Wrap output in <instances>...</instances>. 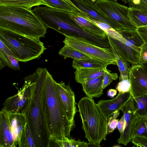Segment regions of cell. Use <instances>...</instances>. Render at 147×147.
<instances>
[{
	"mask_svg": "<svg viewBox=\"0 0 147 147\" xmlns=\"http://www.w3.org/2000/svg\"><path fill=\"white\" fill-rule=\"evenodd\" d=\"M84 18L96 25L110 37L119 41H121L123 38V36L117 31L107 24L95 20L86 14L85 15Z\"/></svg>",
	"mask_w": 147,
	"mask_h": 147,
	"instance_id": "26",
	"label": "cell"
},
{
	"mask_svg": "<svg viewBox=\"0 0 147 147\" xmlns=\"http://www.w3.org/2000/svg\"><path fill=\"white\" fill-rule=\"evenodd\" d=\"M111 48L115 57L117 65L120 72L119 80L129 77V74L131 66L130 63L121 57L116 52L113 46L111 45Z\"/></svg>",
	"mask_w": 147,
	"mask_h": 147,
	"instance_id": "28",
	"label": "cell"
},
{
	"mask_svg": "<svg viewBox=\"0 0 147 147\" xmlns=\"http://www.w3.org/2000/svg\"><path fill=\"white\" fill-rule=\"evenodd\" d=\"M117 94V91L116 90L111 89L109 90L107 92L108 95L111 97L113 98Z\"/></svg>",
	"mask_w": 147,
	"mask_h": 147,
	"instance_id": "40",
	"label": "cell"
},
{
	"mask_svg": "<svg viewBox=\"0 0 147 147\" xmlns=\"http://www.w3.org/2000/svg\"><path fill=\"white\" fill-rule=\"evenodd\" d=\"M82 129L89 142L100 144L106 140L108 120L99 111L92 98L83 97L78 104Z\"/></svg>",
	"mask_w": 147,
	"mask_h": 147,
	"instance_id": "4",
	"label": "cell"
},
{
	"mask_svg": "<svg viewBox=\"0 0 147 147\" xmlns=\"http://www.w3.org/2000/svg\"><path fill=\"white\" fill-rule=\"evenodd\" d=\"M43 79V68H38L24 78L29 82L30 97L24 113L30 127L36 147H48L49 142L43 125L40 106Z\"/></svg>",
	"mask_w": 147,
	"mask_h": 147,
	"instance_id": "3",
	"label": "cell"
},
{
	"mask_svg": "<svg viewBox=\"0 0 147 147\" xmlns=\"http://www.w3.org/2000/svg\"><path fill=\"white\" fill-rule=\"evenodd\" d=\"M144 119L146 122V124L147 126V115L144 117Z\"/></svg>",
	"mask_w": 147,
	"mask_h": 147,
	"instance_id": "44",
	"label": "cell"
},
{
	"mask_svg": "<svg viewBox=\"0 0 147 147\" xmlns=\"http://www.w3.org/2000/svg\"><path fill=\"white\" fill-rule=\"evenodd\" d=\"M117 31L123 37L121 41L107 34L110 45L117 54L132 65L139 64V59L143 40L136 30L124 29Z\"/></svg>",
	"mask_w": 147,
	"mask_h": 147,
	"instance_id": "6",
	"label": "cell"
},
{
	"mask_svg": "<svg viewBox=\"0 0 147 147\" xmlns=\"http://www.w3.org/2000/svg\"><path fill=\"white\" fill-rule=\"evenodd\" d=\"M63 42L64 45L70 46L92 58L109 65H117L115 57L111 48L99 47L74 37L66 36Z\"/></svg>",
	"mask_w": 147,
	"mask_h": 147,
	"instance_id": "8",
	"label": "cell"
},
{
	"mask_svg": "<svg viewBox=\"0 0 147 147\" xmlns=\"http://www.w3.org/2000/svg\"><path fill=\"white\" fill-rule=\"evenodd\" d=\"M133 98L136 114L140 117H144L147 115V95Z\"/></svg>",
	"mask_w": 147,
	"mask_h": 147,
	"instance_id": "29",
	"label": "cell"
},
{
	"mask_svg": "<svg viewBox=\"0 0 147 147\" xmlns=\"http://www.w3.org/2000/svg\"><path fill=\"white\" fill-rule=\"evenodd\" d=\"M0 28L40 39L45 37L47 28L31 9L0 5Z\"/></svg>",
	"mask_w": 147,
	"mask_h": 147,
	"instance_id": "2",
	"label": "cell"
},
{
	"mask_svg": "<svg viewBox=\"0 0 147 147\" xmlns=\"http://www.w3.org/2000/svg\"><path fill=\"white\" fill-rule=\"evenodd\" d=\"M8 112L11 129L15 146L21 147L22 136L27 123L26 115L24 114Z\"/></svg>",
	"mask_w": 147,
	"mask_h": 147,
	"instance_id": "15",
	"label": "cell"
},
{
	"mask_svg": "<svg viewBox=\"0 0 147 147\" xmlns=\"http://www.w3.org/2000/svg\"><path fill=\"white\" fill-rule=\"evenodd\" d=\"M88 147H100V144L89 142L87 143Z\"/></svg>",
	"mask_w": 147,
	"mask_h": 147,
	"instance_id": "41",
	"label": "cell"
},
{
	"mask_svg": "<svg viewBox=\"0 0 147 147\" xmlns=\"http://www.w3.org/2000/svg\"><path fill=\"white\" fill-rule=\"evenodd\" d=\"M103 76L89 80L82 84L83 90L86 96L98 98L103 94Z\"/></svg>",
	"mask_w": 147,
	"mask_h": 147,
	"instance_id": "17",
	"label": "cell"
},
{
	"mask_svg": "<svg viewBox=\"0 0 147 147\" xmlns=\"http://www.w3.org/2000/svg\"><path fill=\"white\" fill-rule=\"evenodd\" d=\"M138 136L147 137V126L144 117H139L135 126L132 138Z\"/></svg>",
	"mask_w": 147,
	"mask_h": 147,
	"instance_id": "31",
	"label": "cell"
},
{
	"mask_svg": "<svg viewBox=\"0 0 147 147\" xmlns=\"http://www.w3.org/2000/svg\"><path fill=\"white\" fill-rule=\"evenodd\" d=\"M147 72V63H144L141 64Z\"/></svg>",
	"mask_w": 147,
	"mask_h": 147,
	"instance_id": "43",
	"label": "cell"
},
{
	"mask_svg": "<svg viewBox=\"0 0 147 147\" xmlns=\"http://www.w3.org/2000/svg\"><path fill=\"white\" fill-rule=\"evenodd\" d=\"M45 5L42 0H0V5L19 6L31 9L32 7Z\"/></svg>",
	"mask_w": 147,
	"mask_h": 147,
	"instance_id": "23",
	"label": "cell"
},
{
	"mask_svg": "<svg viewBox=\"0 0 147 147\" xmlns=\"http://www.w3.org/2000/svg\"><path fill=\"white\" fill-rule=\"evenodd\" d=\"M70 16L77 25L85 30L96 36L107 38V34L104 31L90 21L71 13Z\"/></svg>",
	"mask_w": 147,
	"mask_h": 147,
	"instance_id": "18",
	"label": "cell"
},
{
	"mask_svg": "<svg viewBox=\"0 0 147 147\" xmlns=\"http://www.w3.org/2000/svg\"><path fill=\"white\" fill-rule=\"evenodd\" d=\"M108 65L104 62L92 58L80 60L73 59L72 63V67L75 69L78 68L106 69Z\"/></svg>",
	"mask_w": 147,
	"mask_h": 147,
	"instance_id": "21",
	"label": "cell"
},
{
	"mask_svg": "<svg viewBox=\"0 0 147 147\" xmlns=\"http://www.w3.org/2000/svg\"><path fill=\"white\" fill-rule=\"evenodd\" d=\"M71 1L79 9L91 18L107 24L117 31L123 30L119 25L102 14L94 4L86 2L83 0Z\"/></svg>",
	"mask_w": 147,
	"mask_h": 147,
	"instance_id": "14",
	"label": "cell"
},
{
	"mask_svg": "<svg viewBox=\"0 0 147 147\" xmlns=\"http://www.w3.org/2000/svg\"><path fill=\"white\" fill-rule=\"evenodd\" d=\"M147 63V45L144 43L141 47L139 59V64Z\"/></svg>",
	"mask_w": 147,
	"mask_h": 147,
	"instance_id": "37",
	"label": "cell"
},
{
	"mask_svg": "<svg viewBox=\"0 0 147 147\" xmlns=\"http://www.w3.org/2000/svg\"><path fill=\"white\" fill-rule=\"evenodd\" d=\"M94 5L102 14L123 29H137L128 17L129 7L118 3L115 0H97Z\"/></svg>",
	"mask_w": 147,
	"mask_h": 147,
	"instance_id": "7",
	"label": "cell"
},
{
	"mask_svg": "<svg viewBox=\"0 0 147 147\" xmlns=\"http://www.w3.org/2000/svg\"><path fill=\"white\" fill-rule=\"evenodd\" d=\"M119 111H115L109 119L107 128V133L109 134L113 132L117 127L119 119H117L119 115Z\"/></svg>",
	"mask_w": 147,
	"mask_h": 147,
	"instance_id": "33",
	"label": "cell"
},
{
	"mask_svg": "<svg viewBox=\"0 0 147 147\" xmlns=\"http://www.w3.org/2000/svg\"><path fill=\"white\" fill-rule=\"evenodd\" d=\"M59 97L68 120L75 123L74 118L77 110L74 92L69 85L65 84L62 81L56 82Z\"/></svg>",
	"mask_w": 147,
	"mask_h": 147,
	"instance_id": "12",
	"label": "cell"
},
{
	"mask_svg": "<svg viewBox=\"0 0 147 147\" xmlns=\"http://www.w3.org/2000/svg\"><path fill=\"white\" fill-rule=\"evenodd\" d=\"M124 115L125 126L123 133L120 134L117 142L126 146L131 141L135 126L139 117L136 114L132 96L121 110Z\"/></svg>",
	"mask_w": 147,
	"mask_h": 147,
	"instance_id": "10",
	"label": "cell"
},
{
	"mask_svg": "<svg viewBox=\"0 0 147 147\" xmlns=\"http://www.w3.org/2000/svg\"><path fill=\"white\" fill-rule=\"evenodd\" d=\"M21 147H36L30 127L27 122L22 136Z\"/></svg>",
	"mask_w": 147,
	"mask_h": 147,
	"instance_id": "30",
	"label": "cell"
},
{
	"mask_svg": "<svg viewBox=\"0 0 147 147\" xmlns=\"http://www.w3.org/2000/svg\"><path fill=\"white\" fill-rule=\"evenodd\" d=\"M119 80L116 88L119 93L130 92L131 84L129 77Z\"/></svg>",
	"mask_w": 147,
	"mask_h": 147,
	"instance_id": "34",
	"label": "cell"
},
{
	"mask_svg": "<svg viewBox=\"0 0 147 147\" xmlns=\"http://www.w3.org/2000/svg\"><path fill=\"white\" fill-rule=\"evenodd\" d=\"M125 126V121L124 115H123L119 121L117 126L118 130L120 134L123 133L124 129Z\"/></svg>",
	"mask_w": 147,
	"mask_h": 147,
	"instance_id": "39",
	"label": "cell"
},
{
	"mask_svg": "<svg viewBox=\"0 0 147 147\" xmlns=\"http://www.w3.org/2000/svg\"><path fill=\"white\" fill-rule=\"evenodd\" d=\"M19 61L8 49L0 50V69L6 66L15 70H20Z\"/></svg>",
	"mask_w": 147,
	"mask_h": 147,
	"instance_id": "22",
	"label": "cell"
},
{
	"mask_svg": "<svg viewBox=\"0 0 147 147\" xmlns=\"http://www.w3.org/2000/svg\"><path fill=\"white\" fill-rule=\"evenodd\" d=\"M136 30L144 43L147 45V25L137 28Z\"/></svg>",
	"mask_w": 147,
	"mask_h": 147,
	"instance_id": "38",
	"label": "cell"
},
{
	"mask_svg": "<svg viewBox=\"0 0 147 147\" xmlns=\"http://www.w3.org/2000/svg\"><path fill=\"white\" fill-rule=\"evenodd\" d=\"M45 5L52 8L66 11L80 16L84 12L78 8L71 0H42Z\"/></svg>",
	"mask_w": 147,
	"mask_h": 147,
	"instance_id": "19",
	"label": "cell"
},
{
	"mask_svg": "<svg viewBox=\"0 0 147 147\" xmlns=\"http://www.w3.org/2000/svg\"><path fill=\"white\" fill-rule=\"evenodd\" d=\"M117 73H111V71L107 69L103 76L102 87L105 88L113 80H116L118 78Z\"/></svg>",
	"mask_w": 147,
	"mask_h": 147,
	"instance_id": "35",
	"label": "cell"
},
{
	"mask_svg": "<svg viewBox=\"0 0 147 147\" xmlns=\"http://www.w3.org/2000/svg\"><path fill=\"white\" fill-rule=\"evenodd\" d=\"M131 141L136 147H147V137L136 136L132 139Z\"/></svg>",
	"mask_w": 147,
	"mask_h": 147,
	"instance_id": "36",
	"label": "cell"
},
{
	"mask_svg": "<svg viewBox=\"0 0 147 147\" xmlns=\"http://www.w3.org/2000/svg\"><path fill=\"white\" fill-rule=\"evenodd\" d=\"M132 97L130 92L118 93L114 99L99 101L96 104L102 114L108 120L114 113L121 110L124 105Z\"/></svg>",
	"mask_w": 147,
	"mask_h": 147,
	"instance_id": "13",
	"label": "cell"
},
{
	"mask_svg": "<svg viewBox=\"0 0 147 147\" xmlns=\"http://www.w3.org/2000/svg\"><path fill=\"white\" fill-rule=\"evenodd\" d=\"M128 16L137 28L147 25V13L129 7Z\"/></svg>",
	"mask_w": 147,
	"mask_h": 147,
	"instance_id": "24",
	"label": "cell"
},
{
	"mask_svg": "<svg viewBox=\"0 0 147 147\" xmlns=\"http://www.w3.org/2000/svg\"><path fill=\"white\" fill-rule=\"evenodd\" d=\"M24 80L23 86L18 92L5 100L3 109L12 113L24 114L30 94L29 82L26 80Z\"/></svg>",
	"mask_w": 147,
	"mask_h": 147,
	"instance_id": "9",
	"label": "cell"
},
{
	"mask_svg": "<svg viewBox=\"0 0 147 147\" xmlns=\"http://www.w3.org/2000/svg\"><path fill=\"white\" fill-rule=\"evenodd\" d=\"M86 2L91 4H94L96 2L97 0H83Z\"/></svg>",
	"mask_w": 147,
	"mask_h": 147,
	"instance_id": "42",
	"label": "cell"
},
{
	"mask_svg": "<svg viewBox=\"0 0 147 147\" xmlns=\"http://www.w3.org/2000/svg\"><path fill=\"white\" fill-rule=\"evenodd\" d=\"M74 72L76 82L82 84L87 81L103 76L107 69L78 68Z\"/></svg>",
	"mask_w": 147,
	"mask_h": 147,
	"instance_id": "20",
	"label": "cell"
},
{
	"mask_svg": "<svg viewBox=\"0 0 147 147\" xmlns=\"http://www.w3.org/2000/svg\"><path fill=\"white\" fill-rule=\"evenodd\" d=\"M50 147H88L87 142L75 140L66 136L57 139L51 143Z\"/></svg>",
	"mask_w": 147,
	"mask_h": 147,
	"instance_id": "25",
	"label": "cell"
},
{
	"mask_svg": "<svg viewBox=\"0 0 147 147\" xmlns=\"http://www.w3.org/2000/svg\"><path fill=\"white\" fill-rule=\"evenodd\" d=\"M56 82L47 69L44 68L40 106L48 147L52 142L63 136L71 138L70 132L75 126V123L67 118L59 97Z\"/></svg>",
	"mask_w": 147,
	"mask_h": 147,
	"instance_id": "1",
	"label": "cell"
},
{
	"mask_svg": "<svg viewBox=\"0 0 147 147\" xmlns=\"http://www.w3.org/2000/svg\"><path fill=\"white\" fill-rule=\"evenodd\" d=\"M130 92L133 98L147 95V72L142 65H132L129 74Z\"/></svg>",
	"mask_w": 147,
	"mask_h": 147,
	"instance_id": "11",
	"label": "cell"
},
{
	"mask_svg": "<svg viewBox=\"0 0 147 147\" xmlns=\"http://www.w3.org/2000/svg\"><path fill=\"white\" fill-rule=\"evenodd\" d=\"M116 0V1H117V0Z\"/></svg>",
	"mask_w": 147,
	"mask_h": 147,
	"instance_id": "45",
	"label": "cell"
},
{
	"mask_svg": "<svg viewBox=\"0 0 147 147\" xmlns=\"http://www.w3.org/2000/svg\"><path fill=\"white\" fill-rule=\"evenodd\" d=\"M0 40L19 62H26L39 58L47 49L40 39L31 38L0 28Z\"/></svg>",
	"mask_w": 147,
	"mask_h": 147,
	"instance_id": "5",
	"label": "cell"
},
{
	"mask_svg": "<svg viewBox=\"0 0 147 147\" xmlns=\"http://www.w3.org/2000/svg\"><path fill=\"white\" fill-rule=\"evenodd\" d=\"M58 54L60 56L63 57L64 59L68 57L77 60L91 58L89 56L66 45H64L60 50Z\"/></svg>",
	"mask_w": 147,
	"mask_h": 147,
	"instance_id": "27",
	"label": "cell"
},
{
	"mask_svg": "<svg viewBox=\"0 0 147 147\" xmlns=\"http://www.w3.org/2000/svg\"><path fill=\"white\" fill-rule=\"evenodd\" d=\"M0 147H16L11 129L8 112L3 108L0 112Z\"/></svg>",
	"mask_w": 147,
	"mask_h": 147,
	"instance_id": "16",
	"label": "cell"
},
{
	"mask_svg": "<svg viewBox=\"0 0 147 147\" xmlns=\"http://www.w3.org/2000/svg\"><path fill=\"white\" fill-rule=\"evenodd\" d=\"M124 3H128L129 8L147 13V0H121Z\"/></svg>",
	"mask_w": 147,
	"mask_h": 147,
	"instance_id": "32",
	"label": "cell"
}]
</instances>
